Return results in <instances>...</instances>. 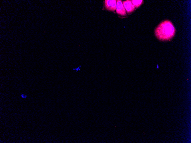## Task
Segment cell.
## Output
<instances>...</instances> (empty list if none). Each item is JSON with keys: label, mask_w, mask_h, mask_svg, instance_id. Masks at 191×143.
Wrapping results in <instances>:
<instances>
[{"label": "cell", "mask_w": 191, "mask_h": 143, "mask_svg": "<svg viewBox=\"0 0 191 143\" xmlns=\"http://www.w3.org/2000/svg\"><path fill=\"white\" fill-rule=\"evenodd\" d=\"M176 32L173 24L169 20H165L161 22L156 27L154 31L156 37L162 41L171 39L174 36Z\"/></svg>", "instance_id": "6da1fadb"}, {"label": "cell", "mask_w": 191, "mask_h": 143, "mask_svg": "<svg viewBox=\"0 0 191 143\" xmlns=\"http://www.w3.org/2000/svg\"><path fill=\"white\" fill-rule=\"evenodd\" d=\"M117 1L116 0H106L104 1V7L107 10L114 11L116 9Z\"/></svg>", "instance_id": "7a4b0ae2"}, {"label": "cell", "mask_w": 191, "mask_h": 143, "mask_svg": "<svg viewBox=\"0 0 191 143\" xmlns=\"http://www.w3.org/2000/svg\"><path fill=\"white\" fill-rule=\"evenodd\" d=\"M122 2L126 13L128 14H130L135 10L136 8L131 0H127Z\"/></svg>", "instance_id": "3957f363"}, {"label": "cell", "mask_w": 191, "mask_h": 143, "mask_svg": "<svg viewBox=\"0 0 191 143\" xmlns=\"http://www.w3.org/2000/svg\"><path fill=\"white\" fill-rule=\"evenodd\" d=\"M116 12L119 15L126 16L127 13L122 0H117L116 6Z\"/></svg>", "instance_id": "277c9868"}, {"label": "cell", "mask_w": 191, "mask_h": 143, "mask_svg": "<svg viewBox=\"0 0 191 143\" xmlns=\"http://www.w3.org/2000/svg\"><path fill=\"white\" fill-rule=\"evenodd\" d=\"M132 2L133 5L134 6L136 9L139 7L142 3L143 2V0H132Z\"/></svg>", "instance_id": "5b68a950"}, {"label": "cell", "mask_w": 191, "mask_h": 143, "mask_svg": "<svg viewBox=\"0 0 191 143\" xmlns=\"http://www.w3.org/2000/svg\"><path fill=\"white\" fill-rule=\"evenodd\" d=\"M81 65H79L76 68H73V71H75V72H77L80 71L81 70Z\"/></svg>", "instance_id": "8992f818"}, {"label": "cell", "mask_w": 191, "mask_h": 143, "mask_svg": "<svg viewBox=\"0 0 191 143\" xmlns=\"http://www.w3.org/2000/svg\"><path fill=\"white\" fill-rule=\"evenodd\" d=\"M21 96L23 98H26V97H27V95H25V94H21Z\"/></svg>", "instance_id": "52a82bcc"}]
</instances>
